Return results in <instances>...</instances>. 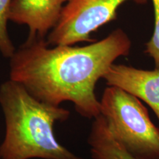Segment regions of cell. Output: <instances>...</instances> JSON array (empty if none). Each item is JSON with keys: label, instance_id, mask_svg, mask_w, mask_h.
Masks as SVG:
<instances>
[{"label": "cell", "instance_id": "6da1fadb", "mask_svg": "<svg viewBox=\"0 0 159 159\" xmlns=\"http://www.w3.org/2000/svg\"><path fill=\"white\" fill-rule=\"evenodd\" d=\"M131 45L120 28L84 47L49 48L44 39L27 41L10 58V80L41 102L59 106L69 101L80 116L94 119L100 114L97 81L118 57L130 54Z\"/></svg>", "mask_w": 159, "mask_h": 159}, {"label": "cell", "instance_id": "7a4b0ae2", "mask_svg": "<svg viewBox=\"0 0 159 159\" xmlns=\"http://www.w3.org/2000/svg\"><path fill=\"white\" fill-rule=\"evenodd\" d=\"M0 105L5 121L1 159H83L55 138V122L67 120L68 110L41 102L12 80L0 85Z\"/></svg>", "mask_w": 159, "mask_h": 159}, {"label": "cell", "instance_id": "9c48e42d", "mask_svg": "<svg viewBox=\"0 0 159 159\" xmlns=\"http://www.w3.org/2000/svg\"><path fill=\"white\" fill-rule=\"evenodd\" d=\"M154 10L155 25L152 37L146 43L145 52L153 60L156 69H159V0H152Z\"/></svg>", "mask_w": 159, "mask_h": 159}, {"label": "cell", "instance_id": "52a82bcc", "mask_svg": "<svg viewBox=\"0 0 159 159\" xmlns=\"http://www.w3.org/2000/svg\"><path fill=\"white\" fill-rule=\"evenodd\" d=\"M88 144L93 159H137L125 150L100 114L93 121Z\"/></svg>", "mask_w": 159, "mask_h": 159}, {"label": "cell", "instance_id": "3957f363", "mask_svg": "<svg viewBox=\"0 0 159 159\" xmlns=\"http://www.w3.org/2000/svg\"><path fill=\"white\" fill-rule=\"evenodd\" d=\"M100 115L115 138L137 159H159V128L139 99L122 89L103 91Z\"/></svg>", "mask_w": 159, "mask_h": 159}, {"label": "cell", "instance_id": "8992f818", "mask_svg": "<svg viewBox=\"0 0 159 159\" xmlns=\"http://www.w3.org/2000/svg\"><path fill=\"white\" fill-rule=\"evenodd\" d=\"M103 79L108 86L122 89L146 102L159 122V69L144 70L114 63Z\"/></svg>", "mask_w": 159, "mask_h": 159}, {"label": "cell", "instance_id": "ba28073f", "mask_svg": "<svg viewBox=\"0 0 159 159\" xmlns=\"http://www.w3.org/2000/svg\"><path fill=\"white\" fill-rule=\"evenodd\" d=\"M12 0H0V52L6 58H11L16 49L7 32V21Z\"/></svg>", "mask_w": 159, "mask_h": 159}, {"label": "cell", "instance_id": "5b68a950", "mask_svg": "<svg viewBox=\"0 0 159 159\" xmlns=\"http://www.w3.org/2000/svg\"><path fill=\"white\" fill-rule=\"evenodd\" d=\"M67 0H12L9 20L27 25V41L44 39L56 26Z\"/></svg>", "mask_w": 159, "mask_h": 159}, {"label": "cell", "instance_id": "277c9868", "mask_svg": "<svg viewBox=\"0 0 159 159\" xmlns=\"http://www.w3.org/2000/svg\"><path fill=\"white\" fill-rule=\"evenodd\" d=\"M128 1L144 5L148 0H67L56 26L48 34L47 44L94 42L91 34L116 19L117 10Z\"/></svg>", "mask_w": 159, "mask_h": 159}]
</instances>
